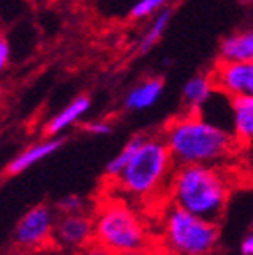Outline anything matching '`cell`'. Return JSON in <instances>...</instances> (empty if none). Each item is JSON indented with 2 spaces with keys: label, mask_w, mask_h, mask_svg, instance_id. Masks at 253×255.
I'll use <instances>...</instances> for the list:
<instances>
[{
  "label": "cell",
  "mask_w": 253,
  "mask_h": 255,
  "mask_svg": "<svg viewBox=\"0 0 253 255\" xmlns=\"http://www.w3.org/2000/svg\"><path fill=\"white\" fill-rule=\"evenodd\" d=\"M85 131L91 135H108L112 133V124L108 121H92L85 124Z\"/></svg>",
  "instance_id": "19"
},
{
  "label": "cell",
  "mask_w": 253,
  "mask_h": 255,
  "mask_svg": "<svg viewBox=\"0 0 253 255\" xmlns=\"http://www.w3.org/2000/svg\"><path fill=\"white\" fill-rule=\"evenodd\" d=\"M75 255H115V254L108 250V248H105L103 245L92 241L91 245H87L85 248H82L80 252H76Z\"/></svg>",
  "instance_id": "20"
},
{
  "label": "cell",
  "mask_w": 253,
  "mask_h": 255,
  "mask_svg": "<svg viewBox=\"0 0 253 255\" xmlns=\"http://www.w3.org/2000/svg\"><path fill=\"white\" fill-rule=\"evenodd\" d=\"M232 108V135L238 145L253 143V103L248 98L230 100Z\"/></svg>",
  "instance_id": "11"
},
{
  "label": "cell",
  "mask_w": 253,
  "mask_h": 255,
  "mask_svg": "<svg viewBox=\"0 0 253 255\" xmlns=\"http://www.w3.org/2000/svg\"><path fill=\"white\" fill-rule=\"evenodd\" d=\"M87 211V200L78 195H66L57 202V213L59 215H71V213Z\"/></svg>",
  "instance_id": "18"
},
{
  "label": "cell",
  "mask_w": 253,
  "mask_h": 255,
  "mask_svg": "<svg viewBox=\"0 0 253 255\" xmlns=\"http://www.w3.org/2000/svg\"><path fill=\"white\" fill-rule=\"evenodd\" d=\"M48 255H66V254H48Z\"/></svg>",
  "instance_id": "24"
},
{
  "label": "cell",
  "mask_w": 253,
  "mask_h": 255,
  "mask_svg": "<svg viewBox=\"0 0 253 255\" xmlns=\"http://www.w3.org/2000/svg\"><path fill=\"white\" fill-rule=\"evenodd\" d=\"M57 213L46 204H39L28 209L20 218L14 231V243L18 248L39 252L50 247L53 239Z\"/></svg>",
  "instance_id": "6"
},
{
  "label": "cell",
  "mask_w": 253,
  "mask_h": 255,
  "mask_svg": "<svg viewBox=\"0 0 253 255\" xmlns=\"http://www.w3.org/2000/svg\"><path fill=\"white\" fill-rule=\"evenodd\" d=\"M175 165H220L238 142L232 131L206 119L200 112H186L161 131Z\"/></svg>",
  "instance_id": "1"
},
{
  "label": "cell",
  "mask_w": 253,
  "mask_h": 255,
  "mask_svg": "<svg viewBox=\"0 0 253 255\" xmlns=\"http://www.w3.org/2000/svg\"><path fill=\"white\" fill-rule=\"evenodd\" d=\"M94 241L115 255L134 254L152 255L158 252L154 229L140 215L138 207L124 197L110 193L96 202L92 209Z\"/></svg>",
  "instance_id": "2"
},
{
  "label": "cell",
  "mask_w": 253,
  "mask_h": 255,
  "mask_svg": "<svg viewBox=\"0 0 253 255\" xmlns=\"http://www.w3.org/2000/svg\"><path fill=\"white\" fill-rule=\"evenodd\" d=\"M156 239L165 255H209L220 243V225L168 200L158 216Z\"/></svg>",
  "instance_id": "5"
},
{
  "label": "cell",
  "mask_w": 253,
  "mask_h": 255,
  "mask_svg": "<svg viewBox=\"0 0 253 255\" xmlns=\"http://www.w3.org/2000/svg\"><path fill=\"white\" fill-rule=\"evenodd\" d=\"M145 136L147 135H142V133H138V135H133L126 142V145H124V147L119 151V154H115L114 158L108 161L107 167H105V179H107L108 183H112V181H115L117 177H119L121 172L126 168V165H127V161L131 159V156L134 154V151H136V149H138L140 145L143 143Z\"/></svg>",
  "instance_id": "15"
},
{
  "label": "cell",
  "mask_w": 253,
  "mask_h": 255,
  "mask_svg": "<svg viewBox=\"0 0 253 255\" xmlns=\"http://www.w3.org/2000/svg\"><path fill=\"white\" fill-rule=\"evenodd\" d=\"M230 184L218 165H175L166 200L197 216L218 222L227 209Z\"/></svg>",
  "instance_id": "4"
},
{
  "label": "cell",
  "mask_w": 253,
  "mask_h": 255,
  "mask_svg": "<svg viewBox=\"0 0 253 255\" xmlns=\"http://www.w3.org/2000/svg\"><path fill=\"white\" fill-rule=\"evenodd\" d=\"M216 92L213 75H197L190 78L182 89V100L186 112H202V108L209 103L211 96Z\"/></svg>",
  "instance_id": "13"
},
{
  "label": "cell",
  "mask_w": 253,
  "mask_h": 255,
  "mask_svg": "<svg viewBox=\"0 0 253 255\" xmlns=\"http://www.w3.org/2000/svg\"><path fill=\"white\" fill-rule=\"evenodd\" d=\"M252 175H253V158H252Z\"/></svg>",
  "instance_id": "25"
},
{
  "label": "cell",
  "mask_w": 253,
  "mask_h": 255,
  "mask_svg": "<svg viewBox=\"0 0 253 255\" xmlns=\"http://www.w3.org/2000/svg\"><path fill=\"white\" fill-rule=\"evenodd\" d=\"M241 254L243 255H253V232L248 234L241 241Z\"/></svg>",
  "instance_id": "22"
},
{
  "label": "cell",
  "mask_w": 253,
  "mask_h": 255,
  "mask_svg": "<svg viewBox=\"0 0 253 255\" xmlns=\"http://www.w3.org/2000/svg\"><path fill=\"white\" fill-rule=\"evenodd\" d=\"M170 18H172V9L170 7H165L159 12H156L154 20H152L150 27L147 28V32L143 34L142 41H140V52L145 53V52H149L150 48L154 46V43L163 36L165 28L168 27V23H170Z\"/></svg>",
  "instance_id": "16"
},
{
  "label": "cell",
  "mask_w": 253,
  "mask_h": 255,
  "mask_svg": "<svg viewBox=\"0 0 253 255\" xmlns=\"http://www.w3.org/2000/svg\"><path fill=\"white\" fill-rule=\"evenodd\" d=\"M62 143H64V140L60 138V136H50L48 140H41V142L32 143V145L23 149V151L7 165V174L18 175V174H21V172L28 170V168H32L34 165L39 163V161L46 159L50 154H53L57 149H60Z\"/></svg>",
  "instance_id": "10"
},
{
  "label": "cell",
  "mask_w": 253,
  "mask_h": 255,
  "mask_svg": "<svg viewBox=\"0 0 253 255\" xmlns=\"http://www.w3.org/2000/svg\"><path fill=\"white\" fill-rule=\"evenodd\" d=\"M211 75L216 91L229 100H253V62H230L218 59Z\"/></svg>",
  "instance_id": "8"
},
{
  "label": "cell",
  "mask_w": 253,
  "mask_h": 255,
  "mask_svg": "<svg viewBox=\"0 0 253 255\" xmlns=\"http://www.w3.org/2000/svg\"><path fill=\"white\" fill-rule=\"evenodd\" d=\"M121 255H143V254H134V252H127V254H121Z\"/></svg>",
  "instance_id": "23"
},
{
  "label": "cell",
  "mask_w": 253,
  "mask_h": 255,
  "mask_svg": "<svg viewBox=\"0 0 253 255\" xmlns=\"http://www.w3.org/2000/svg\"><path fill=\"white\" fill-rule=\"evenodd\" d=\"M161 92H163L161 78H147L143 80L142 84L134 85L127 92L126 100H124V107L133 112L147 110V108L154 107L156 101L161 98Z\"/></svg>",
  "instance_id": "14"
},
{
  "label": "cell",
  "mask_w": 253,
  "mask_h": 255,
  "mask_svg": "<svg viewBox=\"0 0 253 255\" xmlns=\"http://www.w3.org/2000/svg\"><path fill=\"white\" fill-rule=\"evenodd\" d=\"M89 108H91V100H89L87 96H78L67 107H64L59 114H55L52 119L48 121L44 133L48 136H59L62 131H66L67 128H71L73 124L78 123L89 112Z\"/></svg>",
  "instance_id": "12"
},
{
  "label": "cell",
  "mask_w": 253,
  "mask_h": 255,
  "mask_svg": "<svg viewBox=\"0 0 253 255\" xmlns=\"http://www.w3.org/2000/svg\"><path fill=\"white\" fill-rule=\"evenodd\" d=\"M175 161L161 135L145 136L126 168L115 181L108 183L112 193L124 197L134 206L166 199Z\"/></svg>",
  "instance_id": "3"
},
{
  "label": "cell",
  "mask_w": 253,
  "mask_h": 255,
  "mask_svg": "<svg viewBox=\"0 0 253 255\" xmlns=\"http://www.w3.org/2000/svg\"><path fill=\"white\" fill-rule=\"evenodd\" d=\"M252 103H253V100H252Z\"/></svg>",
  "instance_id": "27"
},
{
  "label": "cell",
  "mask_w": 253,
  "mask_h": 255,
  "mask_svg": "<svg viewBox=\"0 0 253 255\" xmlns=\"http://www.w3.org/2000/svg\"><path fill=\"white\" fill-rule=\"evenodd\" d=\"M94 241V222L92 213H71V215H59L57 213L55 227H53L52 247L60 254L75 255L82 248Z\"/></svg>",
  "instance_id": "7"
},
{
  "label": "cell",
  "mask_w": 253,
  "mask_h": 255,
  "mask_svg": "<svg viewBox=\"0 0 253 255\" xmlns=\"http://www.w3.org/2000/svg\"><path fill=\"white\" fill-rule=\"evenodd\" d=\"M252 225H253V222H252Z\"/></svg>",
  "instance_id": "26"
},
{
  "label": "cell",
  "mask_w": 253,
  "mask_h": 255,
  "mask_svg": "<svg viewBox=\"0 0 253 255\" xmlns=\"http://www.w3.org/2000/svg\"><path fill=\"white\" fill-rule=\"evenodd\" d=\"M9 57H11V48H9V43L0 36V73L4 71L9 66Z\"/></svg>",
  "instance_id": "21"
},
{
  "label": "cell",
  "mask_w": 253,
  "mask_h": 255,
  "mask_svg": "<svg viewBox=\"0 0 253 255\" xmlns=\"http://www.w3.org/2000/svg\"><path fill=\"white\" fill-rule=\"evenodd\" d=\"M166 4H168V0H138V2L131 7L129 16L133 20L147 18V16L156 14V12H159L161 9H165Z\"/></svg>",
  "instance_id": "17"
},
{
  "label": "cell",
  "mask_w": 253,
  "mask_h": 255,
  "mask_svg": "<svg viewBox=\"0 0 253 255\" xmlns=\"http://www.w3.org/2000/svg\"><path fill=\"white\" fill-rule=\"evenodd\" d=\"M220 60L230 62H253V25L239 28L223 37L218 48Z\"/></svg>",
  "instance_id": "9"
}]
</instances>
